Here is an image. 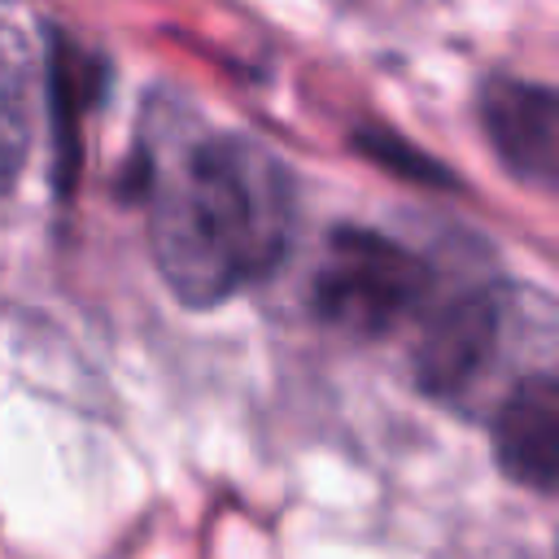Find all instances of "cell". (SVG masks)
<instances>
[{
  "mask_svg": "<svg viewBox=\"0 0 559 559\" xmlns=\"http://www.w3.org/2000/svg\"><path fill=\"white\" fill-rule=\"evenodd\" d=\"M314 314L345 336H389L406 319H419L432 301V271L406 245L367 231L336 227L310 288Z\"/></svg>",
  "mask_w": 559,
  "mask_h": 559,
  "instance_id": "3957f363",
  "label": "cell"
},
{
  "mask_svg": "<svg viewBox=\"0 0 559 559\" xmlns=\"http://www.w3.org/2000/svg\"><path fill=\"white\" fill-rule=\"evenodd\" d=\"M480 127L498 162L537 188L555 183L559 170V105L546 83L489 79L480 92Z\"/></svg>",
  "mask_w": 559,
  "mask_h": 559,
  "instance_id": "5b68a950",
  "label": "cell"
},
{
  "mask_svg": "<svg viewBox=\"0 0 559 559\" xmlns=\"http://www.w3.org/2000/svg\"><path fill=\"white\" fill-rule=\"evenodd\" d=\"M144 218L166 288L210 310L280 262L293 223L288 179L258 140L162 105L144 131Z\"/></svg>",
  "mask_w": 559,
  "mask_h": 559,
  "instance_id": "6da1fadb",
  "label": "cell"
},
{
  "mask_svg": "<svg viewBox=\"0 0 559 559\" xmlns=\"http://www.w3.org/2000/svg\"><path fill=\"white\" fill-rule=\"evenodd\" d=\"M533 332H550V301L511 284H467L454 297L428 306L411 367L419 393L459 415L493 411L498 397L520 380V371H542L524 362Z\"/></svg>",
  "mask_w": 559,
  "mask_h": 559,
  "instance_id": "7a4b0ae2",
  "label": "cell"
},
{
  "mask_svg": "<svg viewBox=\"0 0 559 559\" xmlns=\"http://www.w3.org/2000/svg\"><path fill=\"white\" fill-rule=\"evenodd\" d=\"M35 96H39L35 48L17 26L0 22V197L17 188L31 162Z\"/></svg>",
  "mask_w": 559,
  "mask_h": 559,
  "instance_id": "8992f818",
  "label": "cell"
},
{
  "mask_svg": "<svg viewBox=\"0 0 559 559\" xmlns=\"http://www.w3.org/2000/svg\"><path fill=\"white\" fill-rule=\"evenodd\" d=\"M493 454L507 480L550 493L559 476V380L555 367L520 376L489 411Z\"/></svg>",
  "mask_w": 559,
  "mask_h": 559,
  "instance_id": "277c9868",
  "label": "cell"
}]
</instances>
